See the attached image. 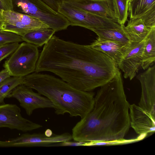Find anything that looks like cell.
<instances>
[{"instance_id": "cell-1", "label": "cell", "mask_w": 155, "mask_h": 155, "mask_svg": "<svg viewBox=\"0 0 155 155\" xmlns=\"http://www.w3.org/2000/svg\"><path fill=\"white\" fill-rule=\"evenodd\" d=\"M117 64L103 53L53 35L40 54L35 72L48 71L74 88L90 92L112 79Z\"/></svg>"}, {"instance_id": "cell-2", "label": "cell", "mask_w": 155, "mask_h": 155, "mask_svg": "<svg viewBox=\"0 0 155 155\" xmlns=\"http://www.w3.org/2000/svg\"><path fill=\"white\" fill-rule=\"evenodd\" d=\"M130 104L119 69L114 77L100 87L91 111L73 128L76 141L97 143L121 141L130 126Z\"/></svg>"}, {"instance_id": "cell-3", "label": "cell", "mask_w": 155, "mask_h": 155, "mask_svg": "<svg viewBox=\"0 0 155 155\" xmlns=\"http://www.w3.org/2000/svg\"><path fill=\"white\" fill-rule=\"evenodd\" d=\"M23 84L48 99L57 115L84 117L92 110L93 93L76 89L61 79L35 72L23 77Z\"/></svg>"}, {"instance_id": "cell-4", "label": "cell", "mask_w": 155, "mask_h": 155, "mask_svg": "<svg viewBox=\"0 0 155 155\" xmlns=\"http://www.w3.org/2000/svg\"><path fill=\"white\" fill-rule=\"evenodd\" d=\"M14 5L23 14L37 18L56 32L70 26L68 19L41 0H13Z\"/></svg>"}, {"instance_id": "cell-5", "label": "cell", "mask_w": 155, "mask_h": 155, "mask_svg": "<svg viewBox=\"0 0 155 155\" xmlns=\"http://www.w3.org/2000/svg\"><path fill=\"white\" fill-rule=\"evenodd\" d=\"M39 56L38 47L23 42L5 61L4 67L12 76L24 77L35 72Z\"/></svg>"}, {"instance_id": "cell-6", "label": "cell", "mask_w": 155, "mask_h": 155, "mask_svg": "<svg viewBox=\"0 0 155 155\" xmlns=\"http://www.w3.org/2000/svg\"><path fill=\"white\" fill-rule=\"evenodd\" d=\"M58 12L68 19L71 26H78L91 30L117 28L121 26L112 18L80 10L63 3L59 5Z\"/></svg>"}, {"instance_id": "cell-7", "label": "cell", "mask_w": 155, "mask_h": 155, "mask_svg": "<svg viewBox=\"0 0 155 155\" xmlns=\"http://www.w3.org/2000/svg\"><path fill=\"white\" fill-rule=\"evenodd\" d=\"M4 20L1 31L12 32L23 36L31 31L49 28L38 18L14 10H1Z\"/></svg>"}, {"instance_id": "cell-8", "label": "cell", "mask_w": 155, "mask_h": 155, "mask_svg": "<svg viewBox=\"0 0 155 155\" xmlns=\"http://www.w3.org/2000/svg\"><path fill=\"white\" fill-rule=\"evenodd\" d=\"M72 139V135L68 133L60 134H54L51 136H47L45 133H26L8 140H0V147L50 146L56 143L71 141Z\"/></svg>"}, {"instance_id": "cell-9", "label": "cell", "mask_w": 155, "mask_h": 155, "mask_svg": "<svg viewBox=\"0 0 155 155\" xmlns=\"http://www.w3.org/2000/svg\"><path fill=\"white\" fill-rule=\"evenodd\" d=\"M16 104H0V128L7 127L23 132L41 128L42 126L23 117Z\"/></svg>"}, {"instance_id": "cell-10", "label": "cell", "mask_w": 155, "mask_h": 155, "mask_svg": "<svg viewBox=\"0 0 155 155\" xmlns=\"http://www.w3.org/2000/svg\"><path fill=\"white\" fill-rule=\"evenodd\" d=\"M32 89L21 84L14 89L8 97L16 99L28 116L31 115L36 109L54 108V104L48 99L34 92Z\"/></svg>"}, {"instance_id": "cell-11", "label": "cell", "mask_w": 155, "mask_h": 155, "mask_svg": "<svg viewBox=\"0 0 155 155\" xmlns=\"http://www.w3.org/2000/svg\"><path fill=\"white\" fill-rule=\"evenodd\" d=\"M136 78L141 87L139 106L155 117V65L149 67Z\"/></svg>"}, {"instance_id": "cell-12", "label": "cell", "mask_w": 155, "mask_h": 155, "mask_svg": "<svg viewBox=\"0 0 155 155\" xmlns=\"http://www.w3.org/2000/svg\"><path fill=\"white\" fill-rule=\"evenodd\" d=\"M144 41L140 42L131 41L118 64V67L124 73V78H129L130 80L133 79L141 67Z\"/></svg>"}, {"instance_id": "cell-13", "label": "cell", "mask_w": 155, "mask_h": 155, "mask_svg": "<svg viewBox=\"0 0 155 155\" xmlns=\"http://www.w3.org/2000/svg\"><path fill=\"white\" fill-rule=\"evenodd\" d=\"M130 126L140 135L155 131V117L135 104L130 105Z\"/></svg>"}, {"instance_id": "cell-14", "label": "cell", "mask_w": 155, "mask_h": 155, "mask_svg": "<svg viewBox=\"0 0 155 155\" xmlns=\"http://www.w3.org/2000/svg\"><path fill=\"white\" fill-rule=\"evenodd\" d=\"M62 3L80 10L112 18L116 21L112 5L107 0H66Z\"/></svg>"}, {"instance_id": "cell-15", "label": "cell", "mask_w": 155, "mask_h": 155, "mask_svg": "<svg viewBox=\"0 0 155 155\" xmlns=\"http://www.w3.org/2000/svg\"><path fill=\"white\" fill-rule=\"evenodd\" d=\"M130 18H140L149 28L155 27V0H129Z\"/></svg>"}, {"instance_id": "cell-16", "label": "cell", "mask_w": 155, "mask_h": 155, "mask_svg": "<svg viewBox=\"0 0 155 155\" xmlns=\"http://www.w3.org/2000/svg\"><path fill=\"white\" fill-rule=\"evenodd\" d=\"M129 43L125 44L98 38L90 45L93 48L107 55L117 64L124 54Z\"/></svg>"}, {"instance_id": "cell-17", "label": "cell", "mask_w": 155, "mask_h": 155, "mask_svg": "<svg viewBox=\"0 0 155 155\" xmlns=\"http://www.w3.org/2000/svg\"><path fill=\"white\" fill-rule=\"evenodd\" d=\"M127 21L124 28L130 41L140 42L144 40L151 28L147 27L140 18H130Z\"/></svg>"}, {"instance_id": "cell-18", "label": "cell", "mask_w": 155, "mask_h": 155, "mask_svg": "<svg viewBox=\"0 0 155 155\" xmlns=\"http://www.w3.org/2000/svg\"><path fill=\"white\" fill-rule=\"evenodd\" d=\"M124 27V25H122L117 28L94 29L91 31L94 32L99 38L127 44L131 41Z\"/></svg>"}, {"instance_id": "cell-19", "label": "cell", "mask_w": 155, "mask_h": 155, "mask_svg": "<svg viewBox=\"0 0 155 155\" xmlns=\"http://www.w3.org/2000/svg\"><path fill=\"white\" fill-rule=\"evenodd\" d=\"M155 60V27L150 31L144 41L141 67L147 69Z\"/></svg>"}, {"instance_id": "cell-20", "label": "cell", "mask_w": 155, "mask_h": 155, "mask_svg": "<svg viewBox=\"0 0 155 155\" xmlns=\"http://www.w3.org/2000/svg\"><path fill=\"white\" fill-rule=\"evenodd\" d=\"M55 32L50 28L37 29L27 32L22 38L23 41L41 47L50 40Z\"/></svg>"}, {"instance_id": "cell-21", "label": "cell", "mask_w": 155, "mask_h": 155, "mask_svg": "<svg viewBox=\"0 0 155 155\" xmlns=\"http://www.w3.org/2000/svg\"><path fill=\"white\" fill-rule=\"evenodd\" d=\"M114 15L117 22L124 25L128 16L129 0H111Z\"/></svg>"}, {"instance_id": "cell-22", "label": "cell", "mask_w": 155, "mask_h": 155, "mask_svg": "<svg viewBox=\"0 0 155 155\" xmlns=\"http://www.w3.org/2000/svg\"><path fill=\"white\" fill-rule=\"evenodd\" d=\"M23 77H10L5 80L0 87V104H4L5 98L16 87L23 84Z\"/></svg>"}, {"instance_id": "cell-23", "label": "cell", "mask_w": 155, "mask_h": 155, "mask_svg": "<svg viewBox=\"0 0 155 155\" xmlns=\"http://www.w3.org/2000/svg\"><path fill=\"white\" fill-rule=\"evenodd\" d=\"M23 41L22 36L19 35L9 31H0V46Z\"/></svg>"}, {"instance_id": "cell-24", "label": "cell", "mask_w": 155, "mask_h": 155, "mask_svg": "<svg viewBox=\"0 0 155 155\" xmlns=\"http://www.w3.org/2000/svg\"><path fill=\"white\" fill-rule=\"evenodd\" d=\"M19 45V43H12L0 46V62L12 54Z\"/></svg>"}, {"instance_id": "cell-25", "label": "cell", "mask_w": 155, "mask_h": 155, "mask_svg": "<svg viewBox=\"0 0 155 155\" xmlns=\"http://www.w3.org/2000/svg\"><path fill=\"white\" fill-rule=\"evenodd\" d=\"M13 0H0V10H14Z\"/></svg>"}, {"instance_id": "cell-26", "label": "cell", "mask_w": 155, "mask_h": 155, "mask_svg": "<svg viewBox=\"0 0 155 155\" xmlns=\"http://www.w3.org/2000/svg\"><path fill=\"white\" fill-rule=\"evenodd\" d=\"M54 10L57 11L59 5L66 0H41Z\"/></svg>"}, {"instance_id": "cell-27", "label": "cell", "mask_w": 155, "mask_h": 155, "mask_svg": "<svg viewBox=\"0 0 155 155\" xmlns=\"http://www.w3.org/2000/svg\"><path fill=\"white\" fill-rule=\"evenodd\" d=\"M11 75L8 71L4 68L0 71V83L10 78Z\"/></svg>"}, {"instance_id": "cell-28", "label": "cell", "mask_w": 155, "mask_h": 155, "mask_svg": "<svg viewBox=\"0 0 155 155\" xmlns=\"http://www.w3.org/2000/svg\"><path fill=\"white\" fill-rule=\"evenodd\" d=\"M3 22V18L2 17V15L1 11L0 10V31H1L2 30V27Z\"/></svg>"}, {"instance_id": "cell-29", "label": "cell", "mask_w": 155, "mask_h": 155, "mask_svg": "<svg viewBox=\"0 0 155 155\" xmlns=\"http://www.w3.org/2000/svg\"><path fill=\"white\" fill-rule=\"evenodd\" d=\"M107 0L109 2H110L112 5L111 0Z\"/></svg>"}, {"instance_id": "cell-30", "label": "cell", "mask_w": 155, "mask_h": 155, "mask_svg": "<svg viewBox=\"0 0 155 155\" xmlns=\"http://www.w3.org/2000/svg\"><path fill=\"white\" fill-rule=\"evenodd\" d=\"M4 81H3L2 82H1L0 83V87L1 86V85L3 83Z\"/></svg>"}]
</instances>
